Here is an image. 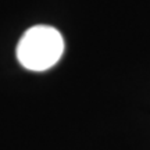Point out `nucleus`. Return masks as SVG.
<instances>
[{"mask_svg": "<svg viewBox=\"0 0 150 150\" xmlns=\"http://www.w3.org/2000/svg\"><path fill=\"white\" fill-rule=\"evenodd\" d=\"M64 52L61 33L49 25H36L24 33L17 46V59L29 71H46L59 63Z\"/></svg>", "mask_w": 150, "mask_h": 150, "instance_id": "1", "label": "nucleus"}]
</instances>
